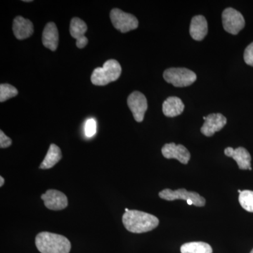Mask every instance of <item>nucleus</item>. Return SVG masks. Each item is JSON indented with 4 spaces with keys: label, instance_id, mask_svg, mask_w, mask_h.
Here are the masks:
<instances>
[{
    "label": "nucleus",
    "instance_id": "obj_22",
    "mask_svg": "<svg viewBox=\"0 0 253 253\" xmlns=\"http://www.w3.org/2000/svg\"><path fill=\"white\" fill-rule=\"evenodd\" d=\"M84 131H85V134L87 137H92L96 134V123L94 119L91 118L86 121Z\"/></svg>",
    "mask_w": 253,
    "mask_h": 253
},
{
    "label": "nucleus",
    "instance_id": "obj_29",
    "mask_svg": "<svg viewBox=\"0 0 253 253\" xmlns=\"http://www.w3.org/2000/svg\"><path fill=\"white\" fill-rule=\"evenodd\" d=\"M206 117H204V121H206Z\"/></svg>",
    "mask_w": 253,
    "mask_h": 253
},
{
    "label": "nucleus",
    "instance_id": "obj_9",
    "mask_svg": "<svg viewBox=\"0 0 253 253\" xmlns=\"http://www.w3.org/2000/svg\"><path fill=\"white\" fill-rule=\"evenodd\" d=\"M44 206L51 211H61L68 206V198L61 191L49 189L41 196Z\"/></svg>",
    "mask_w": 253,
    "mask_h": 253
},
{
    "label": "nucleus",
    "instance_id": "obj_2",
    "mask_svg": "<svg viewBox=\"0 0 253 253\" xmlns=\"http://www.w3.org/2000/svg\"><path fill=\"white\" fill-rule=\"evenodd\" d=\"M36 245L41 253H69L71 249V242L67 238L46 231L37 235Z\"/></svg>",
    "mask_w": 253,
    "mask_h": 253
},
{
    "label": "nucleus",
    "instance_id": "obj_3",
    "mask_svg": "<svg viewBox=\"0 0 253 253\" xmlns=\"http://www.w3.org/2000/svg\"><path fill=\"white\" fill-rule=\"evenodd\" d=\"M122 73V68L118 61L114 59L108 60L102 68H96L93 71L91 81L93 84L104 86L117 81Z\"/></svg>",
    "mask_w": 253,
    "mask_h": 253
},
{
    "label": "nucleus",
    "instance_id": "obj_20",
    "mask_svg": "<svg viewBox=\"0 0 253 253\" xmlns=\"http://www.w3.org/2000/svg\"><path fill=\"white\" fill-rule=\"evenodd\" d=\"M239 201L241 207L249 212H253V191H242L239 195Z\"/></svg>",
    "mask_w": 253,
    "mask_h": 253
},
{
    "label": "nucleus",
    "instance_id": "obj_28",
    "mask_svg": "<svg viewBox=\"0 0 253 253\" xmlns=\"http://www.w3.org/2000/svg\"><path fill=\"white\" fill-rule=\"evenodd\" d=\"M238 192H239V194H241V193L242 192V191H241V190H239V191H238Z\"/></svg>",
    "mask_w": 253,
    "mask_h": 253
},
{
    "label": "nucleus",
    "instance_id": "obj_17",
    "mask_svg": "<svg viewBox=\"0 0 253 253\" xmlns=\"http://www.w3.org/2000/svg\"><path fill=\"white\" fill-rule=\"evenodd\" d=\"M184 110V103L176 96H169L163 102V112L166 117H176L181 115Z\"/></svg>",
    "mask_w": 253,
    "mask_h": 253
},
{
    "label": "nucleus",
    "instance_id": "obj_8",
    "mask_svg": "<svg viewBox=\"0 0 253 253\" xmlns=\"http://www.w3.org/2000/svg\"><path fill=\"white\" fill-rule=\"evenodd\" d=\"M127 105L136 122H142L148 109L147 99L144 94L138 91L131 93L128 96Z\"/></svg>",
    "mask_w": 253,
    "mask_h": 253
},
{
    "label": "nucleus",
    "instance_id": "obj_1",
    "mask_svg": "<svg viewBox=\"0 0 253 253\" xmlns=\"http://www.w3.org/2000/svg\"><path fill=\"white\" fill-rule=\"evenodd\" d=\"M123 223L126 230L134 234H141L156 229L159 224V219L149 213L133 210L124 213Z\"/></svg>",
    "mask_w": 253,
    "mask_h": 253
},
{
    "label": "nucleus",
    "instance_id": "obj_7",
    "mask_svg": "<svg viewBox=\"0 0 253 253\" xmlns=\"http://www.w3.org/2000/svg\"><path fill=\"white\" fill-rule=\"evenodd\" d=\"M221 18L223 27L230 34L237 35L246 25L243 15L233 8H226L224 9Z\"/></svg>",
    "mask_w": 253,
    "mask_h": 253
},
{
    "label": "nucleus",
    "instance_id": "obj_18",
    "mask_svg": "<svg viewBox=\"0 0 253 253\" xmlns=\"http://www.w3.org/2000/svg\"><path fill=\"white\" fill-rule=\"evenodd\" d=\"M61 158H62V154L59 146H56V144H51L40 168L42 169H50L54 167L56 163H59Z\"/></svg>",
    "mask_w": 253,
    "mask_h": 253
},
{
    "label": "nucleus",
    "instance_id": "obj_11",
    "mask_svg": "<svg viewBox=\"0 0 253 253\" xmlns=\"http://www.w3.org/2000/svg\"><path fill=\"white\" fill-rule=\"evenodd\" d=\"M227 120L221 113H212L206 117L201 131L206 136H212L226 126Z\"/></svg>",
    "mask_w": 253,
    "mask_h": 253
},
{
    "label": "nucleus",
    "instance_id": "obj_25",
    "mask_svg": "<svg viewBox=\"0 0 253 253\" xmlns=\"http://www.w3.org/2000/svg\"><path fill=\"white\" fill-rule=\"evenodd\" d=\"M4 184V179L2 176H0V186H2Z\"/></svg>",
    "mask_w": 253,
    "mask_h": 253
},
{
    "label": "nucleus",
    "instance_id": "obj_6",
    "mask_svg": "<svg viewBox=\"0 0 253 253\" xmlns=\"http://www.w3.org/2000/svg\"><path fill=\"white\" fill-rule=\"evenodd\" d=\"M110 18L114 28L123 33L135 30L139 26V21L134 15L117 8L111 10Z\"/></svg>",
    "mask_w": 253,
    "mask_h": 253
},
{
    "label": "nucleus",
    "instance_id": "obj_10",
    "mask_svg": "<svg viewBox=\"0 0 253 253\" xmlns=\"http://www.w3.org/2000/svg\"><path fill=\"white\" fill-rule=\"evenodd\" d=\"M162 154L165 158L176 159L184 165L188 164L191 158V154L185 146L174 143L165 144L162 148Z\"/></svg>",
    "mask_w": 253,
    "mask_h": 253
},
{
    "label": "nucleus",
    "instance_id": "obj_15",
    "mask_svg": "<svg viewBox=\"0 0 253 253\" xmlns=\"http://www.w3.org/2000/svg\"><path fill=\"white\" fill-rule=\"evenodd\" d=\"M190 35L196 41H201L207 36L208 32V22L204 16L198 15L191 20L190 25Z\"/></svg>",
    "mask_w": 253,
    "mask_h": 253
},
{
    "label": "nucleus",
    "instance_id": "obj_26",
    "mask_svg": "<svg viewBox=\"0 0 253 253\" xmlns=\"http://www.w3.org/2000/svg\"><path fill=\"white\" fill-rule=\"evenodd\" d=\"M23 1H25V2H31V1H32V0H24Z\"/></svg>",
    "mask_w": 253,
    "mask_h": 253
},
{
    "label": "nucleus",
    "instance_id": "obj_12",
    "mask_svg": "<svg viewBox=\"0 0 253 253\" xmlns=\"http://www.w3.org/2000/svg\"><path fill=\"white\" fill-rule=\"evenodd\" d=\"M87 31V26L84 21L79 18H73L70 25V33L73 38L76 39V46L83 49L88 44V39L84 34Z\"/></svg>",
    "mask_w": 253,
    "mask_h": 253
},
{
    "label": "nucleus",
    "instance_id": "obj_13",
    "mask_svg": "<svg viewBox=\"0 0 253 253\" xmlns=\"http://www.w3.org/2000/svg\"><path fill=\"white\" fill-rule=\"evenodd\" d=\"M224 154L232 158L237 163L239 169H249L251 168V156L249 151L244 147L234 149L231 147L226 148Z\"/></svg>",
    "mask_w": 253,
    "mask_h": 253
},
{
    "label": "nucleus",
    "instance_id": "obj_16",
    "mask_svg": "<svg viewBox=\"0 0 253 253\" xmlns=\"http://www.w3.org/2000/svg\"><path fill=\"white\" fill-rule=\"evenodd\" d=\"M59 39V32L56 24L54 22L48 23L42 33V41L43 44L45 47L54 51L57 49Z\"/></svg>",
    "mask_w": 253,
    "mask_h": 253
},
{
    "label": "nucleus",
    "instance_id": "obj_5",
    "mask_svg": "<svg viewBox=\"0 0 253 253\" xmlns=\"http://www.w3.org/2000/svg\"><path fill=\"white\" fill-rule=\"evenodd\" d=\"M159 196L161 199L168 201L184 200L188 204L194 205L197 207H204L206 205V199L201 195L194 191H187L185 189H179L175 191L166 189L159 193Z\"/></svg>",
    "mask_w": 253,
    "mask_h": 253
},
{
    "label": "nucleus",
    "instance_id": "obj_23",
    "mask_svg": "<svg viewBox=\"0 0 253 253\" xmlns=\"http://www.w3.org/2000/svg\"><path fill=\"white\" fill-rule=\"evenodd\" d=\"M244 56L245 62L249 66H253V42L246 48Z\"/></svg>",
    "mask_w": 253,
    "mask_h": 253
},
{
    "label": "nucleus",
    "instance_id": "obj_27",
    "mask_svg": "<svg viewBox=\"0 0 253 253\" xmlns=\"http://www.w3.org/2000/svg\"><path fill=\"white\" fill-rule=\"evenodd\" d=\"M130 211V210L128 209V208H126V212H128V211Z\"/></svg>",
    "mask_w": 253,
    "mask_h": 253
},
{
    "label": "nucleus",
    "instance_id": "obj_19",
    "mask_svg": "<svg viewBox=\"0 0 253 253\" xmlns=\"http://www.w3.org/2000/svg\"><path fill=\"white\" fill-rule=\"evenodd\" d=\"M181 253H212V249L207 243L189 242L181 246Z\"/></svg>",
    "mask_w": 253,
    "mask_h": 253
},
{
    "label": "nucleus",
    "instance_id": "obj_4",
    "mask_svg": "<svg viewBox=\"0 0 253 253\" xmlns=\"http://www.w3.org/2000/svg\"><path fill=\"white\" fill-rule=\"evenodd\" d=\"M163 78L176 87L190 86L197 79L196 73L185 68H168L163 73Z\"/></svg>",
    "mask_w": 253,
    "mask_h": 253
},
{
    "label": "nucleus",
    "instance_id": "obj_24",
    "mask_svg": "<svg viewBox=\"0 0 253 253\" xmlns=\"http://www.w3.org/2000/svg\"><path fill=\"white\" fill-rule=\"evenodd\" d=\"M12 144V141L9 136L6 135L2 130L0 131V148L6 149Z\"/></svg>",
    "mask_w": 253,
    "mask_h": 253
},
{
    "label": "nucleus",
    "instance_id": "obj_21",
    "mask_svg": "<svg viewBox=\"0 0 253 253\" xmlns=\"http://www.w3.org/2000/svg\"><path fill=\"white\" fill-rule=\"evenodd\" d=\"M18 94V90L14 86L9 84H1L0 85V101L4 102L6 100L14 97Z\"/></svg>",
    "mask_w": 253,
    "mask_h": 253
},
{
    "label": "nucleus",
    "instance_id": "obj_30",
    "mask_svg": "<svg viewBox=\"0 0 253 253\" xmlns=\"http://www.w3.org/2000/svg\"><path fill=\"white\" fill-rule=\"evenodd\" d=\"M251 253H253V249L252 250V251H251Z\"/></svg>",
    "mask_w": 253,
    "mask_h": 253
},
{
    "label": "nucleus",
    "instance_id": "obj_14",
    "mask_svg": "<svg viewBox=\"0 0 253 253\" xmlns=\"http://www.w3.org/2000/svg\"><path fill=\"white\" fill-rule=\"evenodd\" d=\"M34 32L33 23L27 18L17 16L13 22V33L18 40H25L31 37Z\"/></svg>",
    "mask_w": 253,
    "mask_h": 253
}]
</instances>
